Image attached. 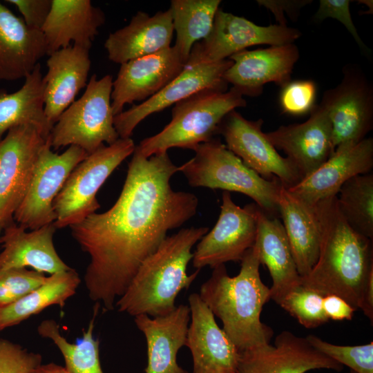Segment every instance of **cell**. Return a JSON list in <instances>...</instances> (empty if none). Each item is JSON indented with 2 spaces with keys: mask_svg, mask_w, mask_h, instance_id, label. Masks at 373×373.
Segmentation results:
<instances>
[{
  "mask_svg": "<svg viewBox=\"0 0 373 373\" xmlns=\"http://www.w3.org/2000/svg\"><path fill=\"white\" fill-rule=\"evenodd\" d=\"M300 36L296 28L278 24L259 26L219 8L210 33L194 44L186 65L218 62L248 47L291 44Z\"/></svg>",
  "mask_w": 373,
  "mask_h": 373,
  "instance_id": "10",
  "label": "cell"
},
{
  "mask_svg": "<svg viewBox=\"0 0 373 373\" xmlns=\"http://www.w3.org/2000/svg\"><path fill=\"white\" fill-rule=\"evenodd\" d=\"M42 364L39 353L17 343L0 339V373H34Z\"/></svg>",
  "mask_w": 373,
  "mask_h": 373,
  "instance_id": "39",
  "label": "cell"
},
{
  "mask_svg": "<svg viewBox=\"0 0 373 373\" xmlns=\"http://www.w3.org/2000/svg\"><path fill=\"white\" fill-rule=\"evenodd\" d=\"M278 210L297 271L301 278L311 271L318 256L321 229L315 206H310L282 186Z\"/></svg>",
  "mask_w": 373,
  "mask_h": 373,
  "instance_id": "29",
  "label": "cell"
},
{
  "mask_svg": "<svg viewBox=\"0 0 373 373\" xmlns=\"http://www.w3.org/2000/svg\"><path fill=\"white\" fill-rule=\"evenodd\" d=\"M173 32L170 8L153 16L139 11L128 24L108 35L104 48L109 60L121 65L171 47Z\"/></svg>",
  "mask_w": 373,
  "mask_h": 373,
  "instance_id": "25",
  "label": "cell"
},
{
  "mask_svg": "<svg viewBox=\"0 0 373 373\" xmlns=\"http://www.w3.org/2000/svg\"><path fill=\"white\" fill-rule=\"evenodd\" d=\"M263 120L245 118L233 110L220 122V134L226 147L243 163L266 180L277 178L287 189L294 186L303 178L293 163L282 157L262 131Z\"/></svg>",
  "mask_w": 373,
  "mask_h": 373,
  "instance_id": "14",
  "label": "cell"
},
{
  "mask_svg": "<svg viewBox=\"0 0 373 373\" xmlns=\"http://www.w3.org/2000/svg\"><path fill=\"white\" fill-rule=\"evenodd\" d=\"M131 138H119L89 154L71 171L53 202L57 229L76 224L95 213L100 205L99 188L115 169L135 151Z\"/></svg>",
  "mask_w": 373,
  "mask_h": 373,
  "instance_id": "8",
  "label": "cell"
},
{
  "mask_svg": "<svg viewBox=\"0 0 373 373\" xmlns=\"http://www.w3.org/2000/svg\"><path fill=\"white\" fill-rule=\"evenodd\" d=\"M99 307L100 303H96L87 329L75 343L61 335L59 325L53 319L44 320L37 327L38 334L51 340L59 349L69 373H104L99 361V341L93 337Z\"/></svg>",
  "mask_w": 373,
  "mask_h": 373,
  "instance_id": "33",
  "label": "cell"
},
{
  "mask_svg": "<svg viewBox=\"0 0 373 373\" xmlns=\"http://www.w3.org/2000/svg\"><path fill=\"white\" fill-rule=\"evenodd\" d=\"M195 155L179 166L192 187L220 189L243 193L269 216L278 213V198L283 186L274 178L266 180L245 165L220 140L199 144Z\"/></svg>",
  "mask_w": 373,
  "mask_h": 373,
  "instance_id": "6",
  "label": "cell"
},
{
  "mask_svg": "<svg viewBox=\"0 0 373 373\" xmlns=\"http://www.w3.org/2000/svg\"><path fill=\"white\" fill-rule=\"evenodd\" d=\"M246 105L244 95L233 87L202 90L174 104L171 122L158 133L142 140L135 149L145 157L175 147L194 150L214 138L229 113Z\"/></svg>",
  "mask_w": 373,
  "mask_h": 373,
  "instance_id": "5",
  "label": "cell"
},
{
  "mask_svg": "<svg viewBox=\"0 0 373 373\" xmlns=\"http://www.w3.org/2000/svg\"><path fill=\"white\" fill-rule=\"evenodd\" d=\"M220 0H172L173 30L176 33L174 46L186 64L195 44L210 33Z\"/></svg>",
  "mask_w": 373,
  "mask_h": 373,
  "instance_id": "32",
  "label": "cell"
},
{
  "mask_svg": "<svg viewBox=\"0 0 373 373\" xmlns=\"http://www.w3.org/2000/svg\"><path fill=\"white\" fill-rule=\"evenodd\" d=\"M303 123L282 125L265 133L275 147L283 151L302 178L319 168L333 153L332 124L325 108L316 104Z\"/></svg>",
  "mask_w": 373,
  "mask_h": 373,
  "instance_id": "18",
  "label": "cell"
},
{
  "mask_svg": "<svg viewBox=\"0 0 373 373\" xmlns=\"http://www.w3.org/2000/svg\"><path fill=\"white\" fill-rule=\"evenodd\" d=\"M48 56L44 76V112L54 125L79 90L86 87L91 61L88 49L73 44Z\"/></svg>",
  "mask_w": 373,
  "mask_h": 373,
  "instance_id": "23",
  "label": "cell"
},
{
  "mask_svg": "<svg viewBox=\"0 0 373 373\" xmlns=\"http://www.w3.org/2000/svg\"><path fill=\"white\" fill-rule=\"evenodd\" d=\"M34 373H69L64 367L50 363L41 364Z\"/></svg>",
  "mask_w": 373,
  "mask_h": 373,
  "instance_id": "44",
  "label": "cell"
},
{
  "mask_svg": "<svg viewBox=\"0 0 373 373\" xmlns=\"http://www.w3.org/2000/svg\"><path fill=\"white\" fill-rule=\"evenodd\" d=\"M316 85L311 79L289 82L282 88L279 101L283 113L302 115L316 105Z\"/></svg>",
  "mask_w": 373,
  "mask_h": 373,
  "instance_id": "38",
  "label": "cell"
},
{
  "mask_svg": "<svg viewBox=\"0 0 373 373\" xmlns=\"http://www.w3.org/2000/svg\"><path fill=\"white\" fill-rule=\"evenodd\" d=\"M323 309L328 318L333 321H351L356 309L341 297L330 294L323 298Z\"/></svg>",
  "mask_w": 373,
  "mask_h": 373,
  "instance_id": "43",
  "label": "cell"
},
{
  "mask_svg": "<svg viewBox=\"0 0 373 373\" xmlns=\"http://www.w3.org/2000/svg\"><path fill=\"white\" fill-rule=\"evenodd\" d=\"M373 167V139L337 147L315 171L287 189L305 203L336 196L342 185L354 176L370 173Z\"/></svg>",
  "mask_w": 373,
  "mask_h": 373,
  "instance_id": "21",
  "label": "cell"
},
{
  "mask_svg": "<svg viewBox=\"0 0 373 373\" xmlns=\"http://www.w3.org/2000/svg\"><path fill=\"white\" fill-rule=\"evenodd\" d=\"M227 59L218 62L186 65L182 71L157 93L114 117L119 138H131L135 128L146 117L174 105L204 90H227L223 75L231 65Z\"/></svg>",
  "mask_w": 373,
  "mask_h": 373,
  "instance_id": "15",
  "label": "cell"
},
{
  "mask_svg": "<svg viewBox=\"0 0 373 373\" xmlns=\"http://www.w3.org/2000/svg\"><path fill=\"white\" fill-rule=\"evenodd\" d=\"M178 171L167 152L145 157L135 149L115 204L70 227L90 258L84 276L88 296L106 311L115 307L142 262L168 231L196 214L197 196L171 187V178Z\"/></svg>",
  "mask_w": 373,
  "mask_h": 373,
  "instance_id": "1",
  "label": "cell"
},
{
  "mask_svg": "<svg viewBox=\"0 0 373 373\" xmlns=\"http://www.w3.org/2000/svg\"><path fill=\"white\" fill-rule=\"evenodd\" d=\"M260 6L269 10L275 17L278 24L287 26L284 15L286 12L293 21L296 19L302 8L312 2V0H258Z\"/></svg>",
  "mask_w": 373,
  "mask_h": 373,
  "instance_id": "42",
  "label": "cell"
},
{
  "mask_svg": "<svg viewBox=\"0 0 373 373\" xmlns=\"http://www.w3.org/2000/svg\"><path fill=\"white\" fill-rule=\"evenodd\" d=\"M113 77L97 79L94 74L83 95L75 100L59 116L51 130V149L77 146L88 155L104 142L108 145L119 139L114 126L111 105Z\"/></svg>",
  "mask_w": 373,
  "mask_h": 373,
  "instance_id": "7",
  "label": "cell"
},
{
  "mask_svg": "<svg viewBox=\"0 0 373 373\" xmlns=\"http://www.w3.org/2000/svg\"><path fill=\"white\" fill-rule=\"evenodd\" d=\"M188 300L191 323L185 346L191 353L193 373H238L240 351L199 294H190Z\"/></svg>",
  "mask_w": 373,
  "mask_h": 373,
  "instance_id": "19",
  "label": "cell"
},
{
  "mask_svg": "<svg viewBox=\"0 0 373 373\" xmlns=\"http://www.w3.org/2000/svg\"><path fill=\"white\" fill-rule=\"evenodd\" d=\"M44 273L26 268H12L0 271V307L17 301L43 284Z\"/></svg>",
  "mask_w": 373,
  "mask_h": 373,
  "instance_id": "37",
  "label": "cell"
},
{
  "mask_svg": "<svg viewBox=\"0 0 373 373\" xmlns=\"http://www.w3.org/2000/svg\"><path fill=\"white\" fill-rule=\"evenodd\" d=\"M259 207L254 203L244 207L236 204L230 192L224 191L217 222L200 240L193 253V266L197 269L214 268L229 261H241L254 245Z\"/></svg>",
  "mask_w": 373,
  "mask_h": 373,
  "instance_id": "13",
  "label": "cell"
},
{
  "mask_svg": "<svg viewBox=\"0 0 373 373\" xmlns=\"http://www.w3.org/2000/svg\"><path fill=\"white\" fill-rule=\"evenodd\" d=\"M209 231L207 227L180 229L167 236L140 266L127 289L115 303L119 312L136 316H166L176 307L175 300L188 289L200 269L188 275L191 249Z\"/></svg>",
  "mask_w": 373,
  "mask_h": 373,
  "instance_id": "4",
  "label": "cell"
},
{
  "mask_svg": "<svg viewBox=\"0 0 373 373\" xmlns=\"http://www.w3.org/2000/svg\"><path fill=\"white\" fill-rule=\"evenodd\" d=\"M343 368V365L314 347L306 337L283 331L277 335L273 345L240 352L238 373H305Z\"/></svg>",
  "mask_w": 373,
  "mask_h": 373,
  "instance_id": "17",
  "label": "cell"
},
{
  "mask_svg": "<svg viewBox=\"0 0 373 373\" xmlns=\"http://www.w3.org/2000/svg\"><path fill=\"white\" fill-rule=\"evenodd\" d=\"M189 321V306L183 304L166 316H135V323L146 341V373H189L178 364L177 354L186 345Z\"/></svg>",
  "mask_w": 373,
  "mask_h": 373,
  "instance_id": "26",
  "label": "cell"
},
{
  "mask_svg": "<svg viewBox=\"0 0 373 373\" xmlns=\"http://www.w3.org/2000/svg\"><path fill=\"white\" fill-rule=\"evenodd\" d=\"M341 82L320 103L332 124L333 151L364 140L373 127V86L359 66L346 65ZM334 153V152H333Z\"/></svg>",
  "mask_w": 373,
  "mask_h": 373,
  "instance_id": "9",
  "label": "cell"
},
{
  "mask_svg": "<svg viewBox=\"0 0 373 373\" xmlns=\"http://www.w3.org/2000/svg\"><path fill=\"white\" fill-rule=\"evenodd\" d=\"M81 283L73 269L47 276L43 284L17 301L0 307V331L15 326L52 305L64 307Z\"/></svg>",
  "mask_w": 373,
  "mask_h": 373,
  "instance_id": "31",
  "label": "cell"
},
{
  "mask_svg": "<svg viewBox=\"0 0 373 373\" xmlns=\"http://www.w3.org/2000/svg\"><path fill=\"white\" fill-rule=\"evenodd\" d=\"M21 88L0 90V141L10 128L32 124L49 138L53 125L44 112V82L39 63L25 78Z\"/></svg>",
  "mask_w": 373,
  "mask_h": 373,
  "instance_id": "30",
  "label": "cell"
},
{
  "mask_svg": "<svg viewBox=\"0 0 373 373\" xmlns=\"http://www.w3.org/2000/svg\"><path fill=\"white\" fill-rule=\"evenodd\" d=\"M240 262V271L233 277L229 276L224 265L214 267L199 294L222 321L223 331L240 352L270 344L274 334L260 321L262 307L270 299V289L260 278L255 243Z\"/></svg>",
  "mask_w": 373,
  "mask_h": 373,
  "instance_id": "3",
  "label": "cell"
},
{
  "mask_svg": "<svg viewBox=\"0 0 373 373\" xmlns=\"http://www.w3.org/2000/svg\"><path fill=\"white\" fill-rule=\"evenodd\" d=\"M350 5L349 0H321L318 10L314 16V20L318 22L327 18L338 20L352 35L361 50L365 52L370 51L354 26L351 17Z\"/></svg>",
  "mask_w": 373,
  "mask_h": 373,
  "instance_id": "40",
  "label": "cell"
},
{
  "mask_svg": "<svg viewBox=\"0 0 373 373\" xmlns=\"http://www.w3.org/2000/svg\"><path fill=\"white\" fill-rule=\"evenodd\" d=\"M229 59L232 64L224 73V80L243 95L256 97L267 83L273 82L283 88L291 82L293 68L299 59V50L291 43L244 50Z\"/></svg>",
  "mask_w": 373,
  "mask_h": 373,
  "instance_id": "20",
  "label": "cell"
},
{
  "mask_svg": "<svg viewBox=\"0 0 373 373\" xmlns=\"http://www.w3.org/2000/svg\"><path fill=\"white\" fill-rule=\"evenodd\" d=\"M102 10L89 0H52L48 16L41 29L47 55L72 45L90 50L105 22Z\"/></svg>",
  "mask_w": 373,
  "mask_h": 373,
  "instance_id": "24",
  "label": "cell"
},
{
  "mask_svg": "<svg viewBox=\"0 0 373 373\" xmlns=\"http://www.w3.org/2000/svg\"><path fill=\"white\" fill-rule=\"evenodd\" d=\"M258 259L272 279L270 299L278 305L293 289L301 285L300 276L283 223L259 208L255 241Z\"/></svg>",
  "mask_w": 373,
  "mask_h": 373,
  "instance_id": "28",
  "label": "cell"
},
{
  "mask_svg": "<svg viewBox=\"0 0 373 373\" xmlns=\"http://www.w3.org/2000/svg\"><path fill=\"white\" fill-rule=\"evenodd\" d=\"M314 206L321 229L319 253L311 271L301 278V285L323 296L336 295L363 312L367 285L373 278L372 240L347 224L336 196Z\"/></svg>",
  "mask_w": 373,
  "mask_h": 373,
  "instance_id": "2",
  "label": "cell"
},
{
  "mask_svg": "<svg viewBox=\"0 0 373 373\" xmlns=\"http://www.w3.org/2000/svg\"><path fill=\"white\" fill-rule=\"evenodd\" d=\"M185 66L174 46L121 64L113 81L111 105L115 116L126 104L144 102L157 93Z\"/></svg>",
  "mask_w": 373,
  "mask_h": 373,
  "instance_id": "16",
  "label": "cell"
},
{
  "mask_svg": "<svg viewBox=\"0 0 373 373\" xmlns=\"http://www.w3.org/2000/svg\"><path fill=\"white\" fill-rule=\"evenodd\" d=\"M350 373H356L355 372L352 371V370H350Z\"/></svg>",
  "mask_w": 373,
  "mask_h": 373,
  "instance_id": "46",
  "label": "cell"
},
{
  "mask_svg": "<svg viewBox=\"0 0 373 373\" xmlns=\"http://www.w3.org/2000/svg\"><path fill=\"white\" fill-rule=\"evenodd\" d=\"M49 138L32 124L10 128L0 141V226L13 216L31 182L39 155Z\"/></svg>",
  "mask_w": 373,
  "mask_h": 373,
  "instance_id": "12",
  "label": "cell"
},
{
  "mask_svg": "<svg viewBox=\"0 0 373 373\" xmlns=\"http://www.w3.org/2000/svg\"><path fill=\"white\" fill-rule=\"evenodd\" d=\"M323 298L316 291L300 285L290 291L279 305L306 328H315L329 319L323 309Z\"/></svg>",
  "mask_w": 373,
  "mask_h": 373,
  "instance_id": "35",
  "label": "cell"
},
{
  "mask_svg": "<svg viewBox=\"0 0 373 373\" xmlns=\"http://www.w3.org/2000/svg\"><path fill=\"white\" fill-rule=\"evenodd\" d=\"M54 223L26 231L15 221L3 228L0 242V271L12 268L31 267L50 275L72 269L58 255L53 242Z\"/></svg>",
  "mask_w": 373,
  "mask_h": 373,
  "instance_id": "22",
  "label": "cell"
},
{
  "mask_svg": "<svg viewBox=\"0 0 373 373\" xmlns=\"http://www.w3.org/2000/svg\"><path fill=\"white\" fill-rule=\"evenodd\" d=\"M309 343L321 353L356 373H373V342L354 346L329 343L319 337L306 336Z\"/></svg>",
  "mask_w": 373,
  "mask_h": 373,
  "instance_id": "36",
  "label": "cell"
},
{
  "mask_svg": "<svg viewBox=\"0 0 373 373\" xmlns=\"http://www.w3.org/2000/svg\"><path fill=\"white\" fill-rule=\"evenodd\" d=\"M88 155L84 150L74 145L61 154L55 153L48 139L39 155L27 193L14 213V221L30 230L54 223V200L71 171Z\"/></svg>",
  "mask_w": 373,
  "mask_h": 373,
  "instance_id": "11",
  "label": "cell"
},
{
  "mask_svg": "<svg viewBox=\"0 0 373 373\" xmlns=\"http://www.w3.org/2000/svg\"><path fill=\"white\" fill-rule=\"evenodd\" d=\"M46 55L41 31L28 26L0 2V81L25 78Z\"/></svg>",
  "mask_w": 373,
  "mask_h": 373,
  "instance_id": "27",
  "label": "cell"
},
{
  "mask_svg": "<svg viewBox=\"0 0 373 373\" xmlns=\"http://www.w3.org/2000/svg\"><path fill=\"white\" fill-rule=\"evenodd\" d=\"M2 231H3V227L1 226H0V236L1 235Z\"/></svg>",
  "mask_w": 373,
  "mask_h": 373,
  "instance_id": "45",
  "label": "cell"
},
{
  "mask_svg": "<svg viewBox=\"0 0 373 373\" xmlns=\"http://www.w3.org/2000/svg\"><path fill=\"white\" fill-rule=\"evenodd\" d=\"M14 5L22 15L26 24L40 30L43 27L50 10L52 0H7Z\"/></svg>",
  "mask_w": 373,
  "mask_h": 373,
  "instance_id": "41",
  "label": "cell"
},
{
  "mask_svg": "<svg viewBox=\"0 0 373 373\" xmlns=\"http://www.w3.org/2000/svg\"><path fill=\"white\" fill-rule=\"evenodd\" d=\"M338 209L347 224L357 233L373 238V175L352 177L341 187Z\"/></svg>",
  "mask_w": 373,
  "mask_h": 373,
  "instance_id": "34",
  "label": "cell"
}]
</instances>
